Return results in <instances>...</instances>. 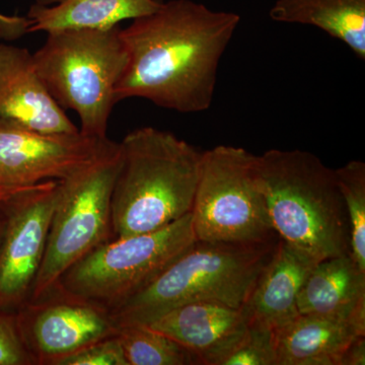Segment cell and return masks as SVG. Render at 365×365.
<instances>
[{
  "mask_svg": "<svg viewBox=\"0 0 365 365\" xmlns=\"http://www.w3.org/2000/svg\"><path fill=\"white\" fill-rule=\"evenodd\" d=\"M241 18L193 0L163 2L155 13L121 29L127 64L116 88L117 102L150 101L184 114L210 108L218 67Z\"/></svg>",
  "mask_w": 365,
  "mask_h": 365,
  "instance_id": "6da1fadb",
  "label": "cell"
},
{
  "mask_svg": "<svg viewBox=\"0 0 365 365\" xmlns=\"http://www.w3.org/2000/svg\"><path fill=\"white\" fill-rule=\"evenodd\" d=\"M119 144L112 195L115 237L155 232L191 213L202 150L153 127L131 131Z\"/></svg>",
  "mask_w": 365,
  "mask_h": 365,
  "instance_id": "7a4b0ae2",
  "label": "cell"
},
{
  "mask_svg": "<svg viewBox=\"0 0 365 365\" xmlns=\"http://www.w3.org/2000/svg\"><path fill=\"white\" fill-rule=\"evenodd\" d=\"M256 168L280 240L317 262L351 255L349 222L335 170L300 150L266 151L256 155Z\"/></svg>",
  "mask_w": 365,
  "mask_h": 365,
  "instance_id": "3957f363",
  "label": "cell"
},
{
  "mask_svg": "<svg viewBox=\"0 0 365 365\" xmlns=\"http://www.w3.org/2000/svg\"><path fill=\"white\" fill-rule=\"evenodd\" d=\"M196 241L148 287L112 309L117 327L146 326L175 307L196 302L241 309L277 247Z\"/></svg>",
  "mask_w": 365,
  "mask_h": 365,
  "instance_id": "277c9868",
  "label": "cell"
},
{
  "mask_svg": "<svg viewBox=\"0 0 365 365\" xmlns=\"http://www.w3.org/2000/svg\"><path fill=\"white\" fill-rule=\"evenodd\" d=\"M33 57L55 102L78 115L81 133L107 138L117 85L127 64L121 28L49 33Z\"/></svg>",
  "mask_w": 365,
  "mask_h": 365,
  "instance_id": "5b68a950",
  "label": "cell"
},
{
  "mask_svg": "<svg viewBox=\"0 0 365 365\" xmlns=\"http://www.w3.org/2000/svg\"><path fill=\"white\" fill-rule=\"evenodd\" d=\"M119 143L106 141L91 162L58 181L42 264L29 302L42 299L64 272L101 245L114 239L112 195L119 172Z\"/></svg>",
  "mask_w": 365,
  "mask_h": 365,
  "instance_id": "8992f818",
  "label": "cell"
},
{
  "mask_svg": "<svg viewBox=\"0 0 365 365\" xmlns=\"http://www.w3.org/2000/svg\"><path fill=\"white\" fill-rule=\"evenodd\" d=\"M196 241L189 213L155 232L101 245L67 269L57 285L112 311L148 287Z\"/></svg>",
  "mask_w": 365,
  "mask_h": 365,
  "instance_id": "52a82bcc",
  "label": "cell"
},
{
  "mask_svg": "<svg viewBox=\"0 0 365 365\" xmlns=\"http://www.w3.org/2000/svg\"><path fill=\"white\" fill-rule=\"evenodd\" d=\"M197 241L263 244L279 237L271 223L256 155L218 145L203 151L191 211Z\"/></svg>",
  "mask_w": 365,
  "mask_h": 365,
  "instance_id": "ba28073f",
  "label": "cell"
},
{
  "mask_svg": "<svg viewBox=\"0 0 365 365\" xmlns=\"http://www.w3.org/2000/svg\"><path fill=\"white\" fill-rule=\"evenodd\" d=\"M58 181L35 185L4 202L0 242V309H21L30 299L44 257Z\"/></svg>",
  "mask_w": 365,
  "mask_h": 365,
  "instance_id": "9c48e42d",
  "label": "cell"
},
{
  "mask_svg": "<svg viewBox=\"0 0 365 365\" xmlns=\"http://www.w3.org/2000/svg\"><path fill=\"white\" fill-rule=\"evenodd\" d=\"M19 309V331L36 364L55 365L81 348L118 333L108 307L68 294L58 285Z\"/></svg>",
  "mask_w": 365,
  "mask_h": 365,
  "instance_id": "30bf717a",
  "label": "cell"
},
{
  "mask_svg": "<svg viewBox=\"0 0 365 365\" xmlns=\"http://www.w3.org/2000/svg\"><path fill=\"white\" fill-rule=\"evenodd\" d=\"M107 138L45 134L0 121V186L31 187L61 181L91 162Z\"/></svg>",
  "mask_w": 365,
  "mask_h": 365,
  "instance_id": "8fae6325",
  "label": "cell"
},
{
  "mask_svg": "<svg viewBox=\"0 0 365 365\" xmlns=\"http://www.w3.org/2000/svg\"><path fill=\"white\" fill-rule=\"evenodd\" d=\"M0 121L45 134L78 127L51 97L25 48L0 44Z\"/></svg>",
  "mask_w": 365,
  "mask_h": 365,
  "instance_id": "7c38bea8",
  "label": "cell"
},
{
  "mask_svg": "<svg viewBox=\"0 0 365 365\" xmlns=\"http://www.w3.org/2000/svg\"><path fill=\"white\" fill-rule=\"evenodd\" d=\"M177 341L202 365H220L244 337L249 319L242 307L196 302L170 309L146 325Z\"/></svg>",
  "mask_w": 365,
  "mask_h": 365,
  "instance_id": "4fadbf2b",
  "label": "cell"
},
{
  "mask_svg": "<svg viewBox=\"0 0 365 365\" xmlns=\"http://www.w3.org/2000/svg\"><path fill=\"white\" fill-rule=\"evenodd\" d=\"M318 263L279 239L267 265L242 307L249 322L277 330L299 316L297 299L307 275Z\"/></svg>",
  "mask_w": 365,
  "mask_h": 365,
  "instance_id": "5bb4252c",
  "label": "cell"
},
{
  "mask_svg": "<svg viewBox=\"0 0 365 365\" xmlns=\"http://www.w3.org/2000/svg\"><path fill=\"white\" fill-rule=\"evenodd\" d=\"M300 314L365 324V271L351 255L318 262L300 288Z\"/></svg>",
  "mask_w": 365,
  "mask_h": 365,
  "instance_id": "9a60e30c",
  "label": "cell"
},
{
  "mask_svg": "<svg viewBox=\"0 0 365 365\" xmlns=\"http://www.w3.org/2000/svg\"><path fill=\"white\" fill-rule=\"evenodd\" d=\"M360 336H365V324L299 314L275 330L276 365H340L343 353Z\"/></svg>",
  "mask_w": 365,
  "mask_h": 365,
  "instance_id": "2e32d148",
  "label": "cell"
},
{
  "mask_svg": "<svg viewBox=\"0 0 365 365\" xmlns=\"http://www.w3.org/2000/svg\"><path fill=\"white\" fill-rule=\"evenodd\" d=\"M162 0H36L26 18L28 34L63 30H106L120 21L157 11Z\"/></svg>",
  "mask_w": 365,
  "mask_h": 365,
  "instance_id": "e0dca14e",
  "label": "cell"
},
{
  "mask_svg": "<svg viewBox=\"0 0 365 365\" xmlns=\"http://www.w3.org/2000/svg\"><path fill=\"white\" fill-rule=\"evenodd\" d=\"M269 14L278 23L316 26L365 59V0H277Z\"/></svg>",
  "mask_w": 365,
  "mask_h": 365,
  "instance_id": "ac0fdd59",
  "label": "cell"
},
{
  "mask_svg": "<svg viewBox=\"0 0 365 365\" xmlns=\"http://www.w3.org/2000/svg\"><path fill=\"white\" fill-rule=\"evenodd\" d=\"M129 365H202L194 353L148 326L118 327Z\"/></svg>",
  "mask_w": 365,
  "mask_h": 365,
  "instance_id": "d6986e66",
  "label": "cell"
},
{
  "mask_svg": "<svg viewBox=\"0 0 365 365\" xmlns=\"http://www.w3.org/2000/svg\"><path fill=\"white\" fill-rule=\"evenodd\" d=\"M335 172L349 222L350 252L365 271V163L351 160Z\"/></svg>",
  "mask_w": 365,
  "mask_h": 365,
  "instance_id": "ffe728a7",
  "label": "cell"
},
{
  "mask_svg": "<svg viewBox=\"0 0 365 365\" xmlns=\"http://www.w3.org/2000/svg\"><path fill=\"white\" fill-rule=\"evenodd\" d=\"M220 365H276L275 330L249 322L244 337Z\"/></svg>",
  "mask_w": 365,
  "mask_h": 365,
  "instance_id": "44dd1931",
  "label": "cell"
},
{
  "mask_svg": "<svg viewBox=\"0 0 365 365\" xmlns=\"http://www.w3.org/2000/svg\"><path fill=\"white\" fill-rule=\"evenodd\" d=\"M55 365H129L117 335L81 348Z\"/></svg>",
  "mask_w": 365,
  "mask_h": 365,
  "instance_id": "7402d4cb",
  "label": "cell"
},
{
  "mask_svg": "<svg viewBox=\"0 0 365 365\" xmlns=\"http://www.w3.org/2000/svg\"><path fill=\"white\" fill-rule=\"evenodd\" d=\"M35 359L21 338L16 316L0 314V365H34Z\"/></svg>",
  "mask_w": 365,
  "mask_h": 365,
  "instance_id": "603a6c76",
  "label": "cell"
},
{
  "mask_svg": "<svg viewBox=\"0 0 365 365\" xmlns=\"http://www.w3.org/2000/svg\"><path fill=\"white\" fill-rule=\"evenodd\" d=\"M365 364V336H360L343 353L340 365Z\"/></svg>",
  "mask_w": 365,
  "mask_h": 365,
  "instance_id": "cb8c5ba5",
  "label": "cell"
},
{
  "mask_svg": "<svg viewBox=\"0 0 365 365\" xmlns=\"http://www.w3.org/2000/svg\"><path fill=\"white\" fill-rule=\"evenodd\" d=\"M38 185V184H37ZM31 187H6L0 186V203L6 202L9 199L13 197L18 195L21 192L26 191V190L32 188Z\"/></svg>",
  "mask_w": 365,
  "mask_h": 365,
  "instance_id": "d4e9b609",
  "label": "cell"
},
{
  "mask_svg": "<svg viewBox=\"0 0 365 365\" xmlns=\"http://www.w3.org/2000/svg\"><path fill=\"white\" fill-rule=\"evenodd\" d=\"M6 227V212H4V203H0V242Z\"/></svg>",
  "mask_w": 365,
  "mask_h": 365,
  "instance_id": "484cf974",
  "label": "cell"
}]
</instances>
